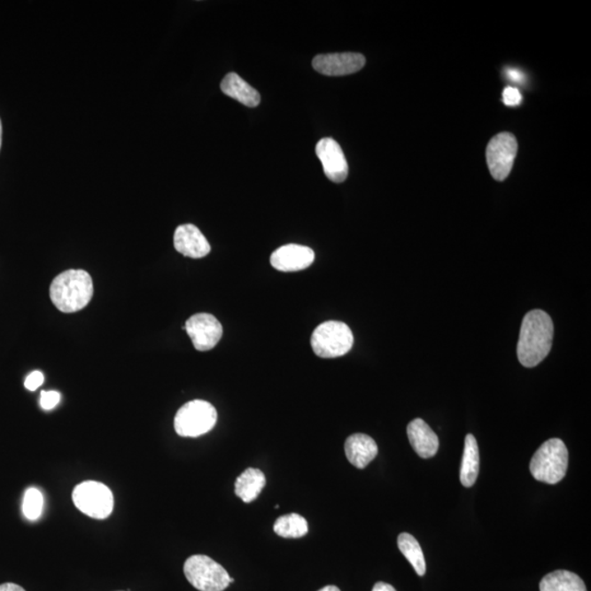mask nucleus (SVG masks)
Returning a JSON list of instances; mask_svg holds the SVG:
<instances>
[{
  "instance_id": "f257e3e1",
  "label": "nucleus",
  "mask_w": 591,
  "mask_h": 591,
  "mask_svg": "<svg viewBox=\"0 0 591 591\" xmlns=\"http://www.w3.org/2000/svg\"><path fill=\"white\" fill-rule=\"evenodd\" d=\"M555 325L546 311L533 310L525 315L521 324L517 356L525 369H533L546 360L550 353Z\"/></svg>"
},
{
  "instance_id": "f03ea898",
  "label": "nucleus",
  "mask_w": 591,
  "mask_h": 591,
  "mask_svg": "<svg viewBox=\"0 0 591 591\" xmlns=\"http://www.w3.org/2000/svg\"><path fill=\"white\" fill-rule=\"evenodd\" d=\"M92 296V278L83 269H68L56 276L51 284V300L64 314L78 313L86 308Z\"/></svg>"
},
{
  "instance_id": "7ed1b4c3",
  "label": "nucleus",
  "mask_w": 591,
  "mask_h": 591,
  "mask_svg": "<svg viewBox=\"0 0 591 591\" xmlns=\"http://www.w3.org/2000/svg\"><path fill=\"white\" fill-rule=\"evenodd\" d=\"M569 468V451L564 441L552 439L542 444L530 463V472L539 482L556 484L564 478Z\"/></svg>"
},
{
  "instance_id": "20e7f679",
  "label": "nucleus",
  "mask_w": 591,
  "mask_h": 591,
  "mask_svg": "<svg viewBox=\"0 0 591 591\" xmlns=\"http://www.w3.org/2000/svg\"><path fill=\"white\" fill-rule=\"evenodd\" d=\"M354 335L350 327L339 321H327L320 324L311 337V346L316 356L337 358L352 350Z\"/></svg>"
},
{
  "instance_id": "39448f33",
  "label": "nucleus",
  "mask_w": 591,
  "mask_h": 591,
  "mask_svg": "<svg viewBox=\"0 0 591 591\" xmlns=\"http://www.w3.org/2000/svg\"><path fill=\"white\" fill-rule=\"evenodd\" d=\"M184 574L199 591H223L234 579L221 564L206 556H193L185 561Z\"/></svg>"
},
{
  "instance_id": "423d86ee",
  "label": "nucleus",
  "mask_w": 591,
  "mask_h": 591,
  "mask_svg": "<svg viewBox=\"0 0 591 591\" xmlns=\"http://www.w3.org/2000/svg\"><path fill=\"white\" fill-rule=\"evenodd\" d=\"M217 411L213 404L194 400L184 404L175 417V430L181 437H199L207 434L215 427Z\"/></svg>"
},
{
  "instance_id": "0eeeda50",
  "label": "nucleus",
  "mask_w": 591,
  "mask_h": 591,
  "mask_svg": "<svg viewBox=\"0 0 591 591\" xmlns=\"http://www.w3.org/2000/svg\"><path fill=\"white\" fill-rule=\"evenodd\" d=\"M73 502L82 513L95 519H105L113 511L114 499L105 484L87 481L78 484L73 492Z\"/></svg>"
},
{
  "instance_id": "6e6552de",
  "label": "nucleus",
  "mask_w": 591,
  "mask_h": 591,
  "mask_svg": "<svg viewBox=\"0 0 591 591\" xmlns=\"http://www.w3.org/2000/svg\"><path fill=\"white\" fill-rule=\"evenodd\" d=\"M517 152L518 143L513 134L502 133L491 139L486 149V161L493 178L504 181L510 175Z\"/></svg>"
},
{
  "instance_id": "1a4fd4ad",
  "label": "nucleus",
  "mask_w": 591,
  "mask_h": 591,
  "mask_svg": "<svg viewBox=\"0 0 591 591\" xmlns=\"http://www.w3.org/2000/svg\"><path fill=\"white\" fill-rule=\"evenodd\" d=\"M184 330L192 339L195 350L207 352L213 350L222 337V325L215 316L198 314L186 321Z\"/></svg>"
},
{
  "instance_id": "9d476101",
  "label": "nucleus",
  "mask_w": 591,
  "mask_h": 591,
  "mask_svg": "<svg viewBox=\"0 0 591 591\" xmlns=\"http://www.w3.org/2000/svg\"><path fill=\"white\" fill-rule=\"evenodd\" d=\"M366 58L360 53H334L316 55L313 66L324 76H346L360 72L365 66Z\"/></svg>"
},
{
  "instance_id": "9b49d317",
  "label": "nucleus",
  "mask_w": 591,
  "mask_h": 591,
  "mask_svg": "<svg viewBox=\"0 0 591 591\" xmlns=\"http://www.w3.org/2000/svg\"><path fill=\"white\" fill-rule=\"evenodd\" d=\"M315 153L325 175L335 183H342L348 175V164L341 146L333 138H323L316 144Z\"/></svg>"
},
{
  "instance_id": "f8f14e48",
  "label": "nucleus",
  "mask_w": 591,
  "mask_h": 591,
  "mask_svg": "<svg viewBox=\"0 0 591 591\" xmlns=\"http://www.w3.org/2000/svg\"><path fill=\"white\" fill-rule=\"evenodd\" d=\"M315 255L313 249L299 245H287L274 251L272 267L281 272H298L309 268Z\"/></svg>"
},
{
  "instance_id": "ddd939ff",
  "label": "nucleus",
  "mask_w": 591,
  "mask_h": 591,
  "mask_svg": "<svg viewBox=\"0 0 591 591\" xmlns=\"http://www.w3.org/2000/svg\"><path fill=\"white\" fill-rule=\"evenodd\" d=\"M174 242L175 250L184 257L202 259L211 253V245L201 230L192 223H185L176 228Z\"/></svg>"
},
{
  "instance_id": "4468645a",
  "label": "nucleus",
  "mask_w": 591,
  "mask_h": 591,
  "mask_svg": "<svg viewBox=\"0 0 591 591\" xmlns=\"http://www.w3.org/2000/svg\"><path fill=\"white\" fill-rule=\"evenodd\" d=\"M408 437L414 451L423 459L434 457L439 449V436L421 418L409 423Z\"/></svg>"
},
{
  "instance_id": "2eb2a0df",
  "label": "nucleus",
  "mask_w": 591,
  "mask_h": 591,
  "mask_svg": "<svg viewBox=\"0 0 591 591\" xmlns=\"http://www.w3.org/2000/svg\"><path fill=\"white\" fill-rule=\"evenodd\" d=\"M346 455L354 467L365 469L378 455V446L370 436L354 434L346 441Z\"/></svg>"
},
{
  "instance_id": "dca6fc26",
  "label": "nucleus",
  "mask_w": 591,
  "mask_h": 591,
  "mask_svg": "<svg viewBox=\"0 0 591 591\" xmlns=\"http://www.w3.org/2000/svg\"><path fill=\"white\" fill-rule=\"evenodd\" d=\"M221 88L226 96L239 101L240 104L249 108H255L260 105L261 96L258 90H255L236 73L226 74V77L222 79Z\"/></svg>"
},
{
  "instance_id": "f3484780",
  "label": "nucleus",
  "mask_w": 591,
  "mask_h": 591,
  "mask_svg": "<svg viewBox=\"0 0 591 591\" xmlns=\"http://www.w3.org/2000/svg\"><path fill=\"white\" fill-rule=\"evenodd\" d=\"M480 471V454L476 437L471 434L465 437L462 471L460 481L464 487H471L476 484Z\"/></svg>"
},
{
  "instance_id": "a211bd4d",
  "label": "nucleus",
  "mask_w": 591,
  "mask_h": 591,
  "mask_svg": "<svg viewBox=\"0 0 591 591\" xmlns=\"http://www.w3.org/2000/svg\"><path fill=\"white\" fill-rule=\"evenodd\" d=\"M267 478L259 469L249 468L242 472L235 484L236 495L245 502H251L258 499L262 492Z\"/></svg>"
},
{
  "instance_id": "6ab92c4d",
  "label": "nucleus",
  "mask_w": 591,
  "mask_h": 591,
  "mask_svg": "<svg viewBox=\"0 0 591 591\" xmlns=\"http://www.w3.org/2000/svg\"><path fill=\"white\" fill-rule=\"evenodd\" d=\"M540 591H587V588L579 575L560 570L543 577Z\"/></svg>"
},
{
  "instance_id": "aec40b11",
  "label": "nucleus",
  "mask_w": 591,
  "mask_h": 591,
  "mask_svg": "<svg viewBox=\"0 0 591 591\" xmlns=\"http://www.w3.org/2000/svg\"><path fill=\"white\" fill-rule=\"evenodd\" d=\"M398 547L402 555L411 563L416 574L418 576H424L426 573V562L417 540L412 534L403 533L398 537Z\"/></svg>"
},
{
  "instance_id": "412c9836",
  "label": "nucleus",
  "mask_w": 591,
  "mask_h": 591,
  "mask_svg": "<svg viewBox=\"0 0 591 591\" xmlns=\"http://www.w3.org/2000/svg\"><path fill=\"white\" fill-rule=\"evenodd\" d=\"M274 532L282 538H301L308 533V523L298 514L282 516L274 524Z\"/></svg>"
},
{
  "instance_id": "4be33fe9",
  "label": "nucleus",
  "mask_w": 591,
  "mask_h": 591,
  "mask_svg": "<svg viewBox=\"0 0 591 591\" xmlns=\"http://www.w3.org/2000/svg\"><path fill=\"white\" fill-rule=\"evenodd\" d=\"M43 495L36 488L27 490L25 499H23L22 511L29 520L40 518L42 509H43Z\"/></svg>"
},
{
  "instance_id": "5701e85b",
  "label": "nucleus",
  "mask_w": 591,
  "mask_h": 591,
  "mask_svg": "<svg viewBox=\"0 0 591 591\" xmlns=\"http://www.w3.org/2000/svg\"><path fill=\"white\" fill-rule=\"evenodd\" d=\"M60 394L58 391H42L40 406L45 411L54 408L59 403Z\"/></svg>"
},
{
  "instance_id": "b1692460",
  "label": "nucleus",
  "mask_w": 591,
  "mask_h": 591,
  "mask_svg": "<svg viewBox=\"0 0 591 591\" xmlns=\"http://www.w3.org/2000/svg\"><path fill=\"white\" fill-rule=\"evenodd\" d=\"M502 101H504L506 105L517 106L523 101V96H521V93L516 88L507 87L504 92H502Z\"/></svg>"
},
{
  "instance_id": "393cba45",
  "label": "nucleus",
  "mask_w": 591,
  "mask_h": 591,
  "mask_svg": "<svg viewBox=\"0 0 591 591\" xmlns=\"http://www.w3.org/2000/svg\"><path fill=\"white\" fill-rule=\"evenodd\" d=\"M44 383V376L41 371L31 372L29 376L27 377L25 381V387L30 391H35L39 389L42 385Z\"/></svg>"
},
{
  "instance_id": "a878e982",
  "label": "nucleus",
  "mask_w": 591,
  "mask_h": 591,
  "mask_svg": "<svg viewBox=\"0 0 591 591\" xmlns=\"http://www.w3.org/2000/svg\"><path fill=\"white\" fill-rule=\"evenodd\" d=\"M372 591H397V590L394 589L393 586H391L387 583H384V581H379V583H377L374 586Z\"/></svg>"
},
{
  "instance_id": "bb28decb",
  "label": "nucleus",
  "mask_w": 591,
  "mask_h": 591,
  "mask_svg": "<svg viewBox=\"0 0 591 591\" xmlns=\"http://www.w3.org/2000/svg\"><path fill=\"white\" fill-rule=\"evenodd\" d=\"M0 591H26L21 586L7 583L0 585Z\"/></svg>"
},
{
  "instance_id": "cd10ccee",
  "label": "nucleus",
  "mask_w": 591,
  "mask_h": 591,
  "mask_svg": "<svg viewBox=\"0 0 591 591\" xmlns=\"http://www.w3.org/2000/svg\"><path fill=\"white\" fill-rule=\"evenodd\" d=\"M509 77L513 79L514 82H520L521 76L518 71H511V69H509Z\"/></svg>"
},
{
  "instance_id": "c85d7f7f",
  "label": "nucleus",
  "mask_w": 591,
  "mask_h": 591,
  "mask_svg": "<svg viewBox=\"0 0 591 591\" xmlns=\"http://www.w3.org/2000/svg\"><path fill=\"white\" fill-rule=\"evenodd\" d=\"M318 591H341L339 590L337 586L330 585V586H325L323 589H320Z\"/></svg>"
},
{
  "instance_id": "c756f323",
  "label": "nucleus",
  "mask_w": 591,
  "mask_h": 591,
  "mask_svg": "<svg viewBox=\"0 0 591 591\" xmlns=\"http://www.w3.org/2000/svg\"><path fill=\"white\" fill-rule=\"evenodd\" d=\"M2 141H3V125H2V121H0V148H2Z\"/></svg>"
}]
</instances>
